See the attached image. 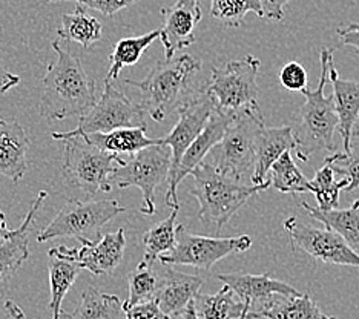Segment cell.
<instances>
[{
	"label": "cell",
	"instance_id": "cell-39",
	"mask_svg": "<svg viewBox=\"0 0 359 319\" xmlns=\"http://www.w3.org/2000/svg\"><path fill=\"white\" fill-rule=\"evenodd\" d=\"M123 312L128 319H172L163 312L155 299L142 302V304H137L134 307H129L123 310Z\"/></svg>",
	"mask_w": 359,
	"mask_h": 319
},
{
	"label": "cell",
	"instance_id": "cell-18",
	"mask_svg": "<svg viewBox=\"0 0 359 319\" xmlns=\"http://www.w3.org/2000/svg\"><path fill=\"white\" fill-rule=\"evenodd\" d=\"M217 278L224 285H227L244 304L249 306V310L263 304L275 294H299V292L292 287L290 284L273 280L269 273L263 275H248V273H219Z\"/></svg>",
	"mask_w": 359,
	"mask_h": 319
},
{
	"label": "cell",
	"instance_id": "cell-26",
	"mask_svg": "<svg viewBox=\"0 0 359 319\" xmlns=\"http://www.w3.org/2000/svg\"><path fill=\"white\" fill-rule=\"evenodd\" d=\"M57 34H59V40L76 42L85 49H89L102 40L103 28L99 20L86 14L85 8L79 5L74 13L62 15V25L57 29Z\"/></svg>",
	"mask_w": 359,
	"mask_h": 319
},
{
	"label": "cell",
	"instance_id": "cell-30",
	"mask_svg": "<svg viewBox=\"0 0 359 319\" xmlns=\"http://www.w3.org/2000/svg\"><path fill=\"white\" fill-rule=\"evenodd\" d=\"M160 37V29L148 32L144 36L138 37H125L118 40L116 46L112 48V53L109 55V69L106 80L111 83L112 80L118 79L120 71L126 67H133L138 60L142 59L143 53L146 51L154 40Z\"/></svg>",
	"mask_w": 359,
	"mask_h": 319
},
{
	"label": "cell",
	"instance_id": "cell-33",
	"mask_svg": "<svg viewBox=\"0 0 359 319\" xmlns=\"http://www.w3.org/2000/svg\"><path fill=\"white\" fill-rule=\"evenodd\" d=\"M348 184V179L344 177L339 182L334 179V172L329 163L316 172L313 179H310V192L315 195L318 201V209L323 212H329L338 208L339 204V194Z\"/></svg>",
	"mask_w": 359,
	"mask_h": 319
},
{
	"label": "cell",
	"instance_id": "cell-20",
	"mask_svg": "<svg viewBox=\"0 0 359 319\" xmlns=\"http://www.w3.org/2000/svg\"><path fill=\"white\" fill-rule=\"evenodd\" d=\"M203 285V278L198 275H187L168 269L161 275L158 290L155 294L158 307L170 318H180L189 302L194 301Z\"/></svg>",
	"mask_w": 359,
	"mask_h": 319
},
{
	"label": "cell",
	"instance_id": "cell-25",
	"mask_svg": "<svg viewBox=\"0 0 359 319\" xmlns=\"http://www.w3.org/2000/svg\"><path fill=\"white\" fill-rule=\"evenodd\" d=\"M307 214L324 224L325 229L338 233L350 247L359 253V204L355 201L348 209H333L323 212L318 208L301 204Z\"/></svg>",
	"mask_w": 359,
	"mask_h": 319
},
{
	"label": "cell",
	"instance_id": "cell-23",
	"mask_svg": "<svg viewBox=\"0 0 359 319\" xmlns=\"http://www.w3.org/2000/svg\"><path fill=\"white\" fill-rule=\"evenodd\" d=\"M249 319H329L309 294H275L263 304L249 310Z\"/></svg>",
	"mask_w": 359,
	"mask_h": 319
},
{
	"label": "cell",
	"instance_id": "cell-15",
	"mask_svg": "<svg viewBox=\"0 0 359 319\" xmlns=\"http://www.w3.org/2000/svg\"><path fill=\"white\" fill-rule=\"evenodd\" d=\"M235 118V114L231 112H222L214 111L210 118L208 120L206 126L203 128L198 137L195 138L192 144L187 147L180 166L175 170L172 177L168 178V191H166V204L170 209H180L177 189L178 184L182 183V179L187 175H191V172L197 168L201 161H205L208 154L214 149V147L222 140L226 129L229 128L232 120Z\"/></svg>",
	"mask_w": 359,
	"mask_h": 319
},
{
	"label": "cell",
	"instance_id": "cell-36",
	"mask_svg": "<svg viewBox=\"0 0 359 319\" xmlns=\"http://www.w3.org/2000/svg\"><path fill=\"white\" fill-rule=\"evenodd\" d=\"M334 174L346 175L348 184L346 191L350 192L359 187V137H352L350 142V152H333V155L325 158Z\"/></svg>",
	"mask_w": 359,
	"mask_h": 319
},
{
	"label": "cell",
	"instance_id": "cell-27",
	"mask_svg": "<svg viewBox=\"0 0 359 319\" xmlns=\"http://www.w3.org/2000/svg\"><path fill=\"white\" fill-rule=\"evenodd\" d=\"M192 302L198 319H238L249 308L227 285L215 294L197 293Z\"/></svg>",
	"mask_w": 359,
	"mask_h": 319
},
{
	"label": "cell",
	"instance_id": "cell-17",
	"mask_svg": "<svg viewBox=\"0 0 359 319\" xmlns=\"http://www.w3.org/2000/svg\"><path fill=\"white\" fill-rule=\"evenodd\" d=\"M31 142L18 120L0 116V175L19 184L29 163Z\"/></svg>",
	"mask_w": 359,
	"mask_h": 319
},
{
	"label": "cell",
	"instance_id": "cell-42",
	"mask_svg": "<svg viewBox=\"0 0 359 319\" xmlns=\"http://www.w3.org/2000/svg\"><path fill=\"white\" fill-rule=\"evenodd\" d=\"M19 83H20V77L18 74L6 71L2 65H0V95L6 94L10 89L18 86Z\"/></svg>",
	"mask_w": 359,
	"mask_h": 319
},
{
	"label": "cell",
	"instance_id": "cell-49",
	"mask_svg": "<svg viewBox=\"0 0 359 319\" xmlns=\"http://www.w3.org/2000/svg\"><path fill=\"white\" fill-rule=\"evenodd\" d=\"M356 203H358V204H359V198H358V200H356Z\"/></svg>",
	"mask_w": 359,
	"mask_h": 319
},
{
	"label": "cell",
	"instance_id": "cell-31",
	"mask_svg": "<svg viewBox=\"0 0 359 319\" xmlns=\"http://www.w3.org/2000/svg\"><path fill=\"white\" fill-rule=\"evenodd\" d=\"M180 209H172L170 215L161 221V223L151 227L148 232L143 235L144 255L140 267H152L155 261L161 255L170 252L175 245V221Z\"/></svg>",
	"mask_w": 359,
	"mask_h": 319
},
{
	"label": "cell",
	"instance_id": "cell-28",
	"mask_svg": "<svg viewBox=\"0 0 359 319\" xmlns=\"http://www.w3.org/2000/svg\"><path fill=\"white\" fill-rule=\"evenodd\" d=\"M48 257H50L48 269H50V308L53 312V319H67L68 313H65L62 310V302L69 289L74 285L81 269L79 264L72 263L69 259L51 255V253H48Z\"/></svg>",
	"mask_w": 359,
	"mask_h": 319
},
{
	"label": "cell",
	"instance_id": "cell-8",
	"mask_svg": "<svg viewBox=\"0 0 359 319\" xmlns=\"http://www.w3.org/2000/svg\"><path fill=\"white\" fill-rule=\"evenodd\" d=\"M123 212L126 209L117 200L69 198L51 223L37 233V241L45 243L60 236L76 238L80 243L97 241L102 236V227Z\"/></svg>",
	"mask_w": 359,
	"mask_h": 319
},
{
	"label": "cell",
	"instance_id": "cell-38",
	"mask_svg": "<svg viewBox=\"0 0 359 319\" xmlns=\"http://www.w3.org/2000/svg\"><path fill=\"white\" fill-rule=\"evenodd\" d=\"M48 2H60V0H48ZM62 2H76L80 6L95 10L104 15H114L116 13L135 4L137 0H62Z\"/></svg>",
	"mask_w": 359,
	"mask_h": 319
},
{
	"label": "cell",
	"instance_id": "cell-48",
	"mask_svg": "<svg viewBox=\"0 0 359 319\" xmlns=\"http://www.w3.org/2000/svg\"><path fill=\"white\" fill-rule=\"evenodd\" d=\"M329 319H337V318H332V316H329Z\"/></svg>",
	"mask_w": 359,
	"mask_h": 319
},
{
	"label": "cell",
	"instance_id": "cell-7",
	"mask_svg": "<svg viewBox=\"0 0 359 319\" xmlns=\"http://www.w3.org/2000/svg\"><path fill=\"white\" fill-rule=\"evenodd\" d=\"M264 125L263 112L236 114L223 138L208 154L205 161L222 174L244 183L254 174L255 138Z\"/></svg>",
	"mask_w": 359,
	"mask_h": 319
},
{
	"label": "cell",
	"instance_id": "cell-47",
	"mask_svg": "<svg viewBox=\"0 0 359 319\" xmlns=\"http://www.w3.org/2000/svg\"><path fill=\"white\" fill-rule=\"evenodd\" d=\"M248 313H249V308H248V310H244V313H243L238 319H249V318H248Z\"/></svg>",
	"mask_w": 359,
	"mask_h": 319
},
{
	"label": "cell",
	"instance_id": "cell-9",
	"mask_svg": "<svg viewBox=\"0 0 359 319\" xmlns=\"http://www.w3.org/2000/svg\"><path fill=\"white\" fill-rule=\"evenodd\" d=\"M170 160H172V154L169 146L155 144L144 147L117 165L111 175V183L117 184L121 189L125 187L140 189L143 194L140 212L143 215L151 217L155 214V191L168 179Z\"/></svg>",
	"mask_w": 359,
	"mask_h": 319
},
{
	"label": "cell",
	"instance_id": "cell-24",
	"mask_svg": "<svg viewBox=\"0 0 359 319\" xmlns=\"http://www.w3.org/2000/svg\"><path fill=\"white\" fill-rule=\"evenodd\" d=\"M88 143L99 147L102 151L121 155H133L144 147L160 144V138L146 137V126L140 128H120L104 134L81 135Z\"/></svg>",
	"mask_w": 359,
	"mask_h": 319
},
{
	"label": "cell",
	"instance_id": "cell-44",
	"mask_svg": "<svg viewBox=\"0 0 359 319\" xmlns=\"http://www.w3.org/2000/svg\"><path fill=\"white\" fill-rule=\"evenodd\" d=\"M10 229L6 226V217L2 210H0V244H2L8 235H10Z\"/></svg>",
	"mask_w": 359,
	"mask_h": 319
},
{
	"label": "cell",
	"instance_id": "cell-2",
	"mask_svg": "<svg viewBox=\"0 0 359 319\" xmlns=\"http://www.w3.org/2000/svg\"><path fill=\"white\" fill-rule=\"evenodd\" d=\"M333 60L332 49H321V76L316 89H303L306 97L292 121V134L295 138V154L298 160L307 163L313 154L321 151L334 152L333 135L338 129V114L332 97H325L324 91L329 81V65Z\"/></svg>",
	"mask_w": 359,
	"mask_h": 319
},
{
	"label": "cell",
	"instance_id": "cell-32",
	"mask_svg": "<svg viewBox=\"0 0 359 319\" xmlns=\"http://www.w3.org/2000/svg\"><path fill=\"white\" fill-rule=\"evenodd\" d=\"M269 172H271V177L267 179L271 182V186H273L275 189H278L283 194L298 195L310 192L309 179L295 165V160H293L290 151L284 152L281 157L273 163Z\"/></svg>",
	"mask_w": 359,
	"mask_h": 319
},
{
	"label": "cell",
	"instance_id": "cell-6",
	"mask_svg": "<svg viewBox=\"0 0 359 319\" xmlns=\"http://www.w3.org/2000/svg\"><path fill=\"white\" fill-rule=\"evenodd\" d=\"M63 142V182L89 196L97 192H111L112 172L125 158L99 149L83 137H72Z\"/></svg>",
	"mask_w": 359,
	"mask_h": 319
},
{
	"label": "cell",
	"instance_id": "cell-5",
	"mask_svg": "<svg viewBox=\"0 0 359 319\" xmlns=\"http://www.w3.org/2000/svg\"><path fill=\"white\" fill-rule=\"evenodd\" d=\"M261 62L254 55L233 60L223 68H212L205 91L217 111L241 114L261 112L258 104V72Z\"/></svg>",
	"mask_w": 359,
	"mask_h": 319
},
{
	"label": "cell",
	"instance_id": "cell-35",
	"mask_svg": "<svg viewBox=\"0 0 359 319\" xmlns=\"http://www.w3.org/2000/svg\"><path fill=\"white\" fill-rule=\"evenodd\" d=\"M248 13H255L258 18H263V10L258 0H212L210 2V15L223 22L226 27H241Z\"/></svg>",
	"mask_w": 359,
	"mask_h": 319
},
{
	"label": "cell",
	"instance_id": "cell-4",
	"mask_svg": "<svg viewBox=\"0 0 359 319\" xmlns=\"http://www.w3.org/2000/svg\"><path fill=\"white\" fill-rule=\"evenodd\" d=\"M191 175L194 178L191 194L200 204L198 218L206 226L215 227L217 232L229 223V219L252 196L271 187L269 179L263 184L236 182L210 166L208 161H201Z\"/></svg>",
	"mask_w": 359,
	"mask_h": 319
},
{
	"label": "cell",
	"instance_id": "cell-41",
	"mask_svg": "<svg viewBox=\"0 0 359 319\" xmlns=\"http://www.w3.org/2000/svg\"><path fill=\"white\" fill-rule=\"evenodd\" d=\"M341 42L355 48L356 54L359 55V23H348L344 27H339L337 29Z\"/></svg>",
	"mask_w": 359,
	"mask_h": 319
},
{
	"label": "cell",
	"instance_id": "cell-10",
	"mask_svg": "<svg viewBox=\"0 0 359 319\" xmlns=\"http://www.w3.org/2000/svg\"><path fill=\"white\" fill-rule=\"evenodd\" d=\"M146 114L142 106L104 81L103 93L99 100L79 118V126L68 133H53L54 140H67L72 137L88 134H104L120 128L146 126Z\"/></svg>",
	"mask_w": 359,
	"mask_h": 319
},
{
	"label": "cell",
	"instance_id": "cell-37",
	"mask_svg": "<svg viewBox=\"0 0 359 319\" xmlns=\"http://www.w3.org/2000/svg\"><path fill=\"white\" fill-rule=\"evenodd\" d=\"M280 81L289 91H303L307 86V72L301 63L289 62L280 72Z\"/></svg>",
	"mask_w": 359,
	"mask_h": 319
},
{
	"label": "cell",
	"instance_id": "cell-13",
	"mask_svg": "<svg viewBox=\"0 0 359 319\" xmlns=\"http://www.w3.org/2000/svg\"><path fill=\"white\" fill-rule=\"evenodd\" d=\"M77 249L67 245H57L48 250L51 255L69 259L80 266L81 270H89L93 275L112 273L125 257L126 238L125 229H118L114 233H106L97 241H83Z\"/></svg>",
	"mask_w": 359,
	"mask_h": 319
},
{
	"label": "cell",
	"instance_id": "cell-16",
	"mask_svg": "<svg viewBox=\"0 0 359 319\" xmlns=\"http://www.w3.org/2000/svg\"><path fill=\"white\" fill-rule=\"evenodd\" d=\"M163 27L160 40L165 48V60L174 59L177 51L195 43V28L203 18L201 0H177L169 8H161Z\"/></svg>",
	"mask_w": 359,
	"mask_h": 319
},
{
	"label": "cell",
	"instance_id": "cell-1",
	"mask_svg": "<svg viewBox=\"0 0 359 319\" xmlns=\"http://www.w3.org/2000/svg\"><path fill=\"white\" fill-rule=\"evenodd\" d=\"M55 60L50 63L43 77L39 112L43 118L55 121L68 117H81L97 102L95 83L77 55L53 42Z\"/></svg>",
	"mask_w": 359,
	"mask_h": 319
},
{
	"label": "cell",
	"instance_id": "cell-22",
	"mask_svg": "<svg viewBox=\"0 0 359 319\" xmlns=\"http://www.w3.org/2000/svg\"><path fill=\"white\" fill-rule=\"evenodd\" d=\"M329 79H332L333 85V100L339 120L338 130L342 137V147H344V152L348 154L352 130L359 118V83L341 79L333 60L329 65Z\"/></svg>",
	"mask_w": 359,
	"mask_h": 319
},
{
	"label": "cell",
	"instance_id": "cell-14",
	"mask_svg": "<svg viewBox=\"0 0 359 319\" xmlns=\"http://www.w3.org/2000/svg\"><path fill=\"white\" fill-rule=\"evenodd\" d=\"M215 111L214 102L206 94L205 89L203 91L192 94L187 102L180 108L178 112V121L174 129L166 137L160 138V144L169 146L170 154H172V160H170V170L169 177L175 174V170L180 166L183 155L187 147L192 144L195 138L206 126L208 120L210 118L212 112ZM168 177V178H169Z\"/></svg>",
	"mask_w": 359,
	"mask_h": 319
},
{
	"label": "cell",
	"instance_id": "cell-45",
	"mask_svg": "<svg viewBox=\"0 0 359 319\" xmlns=\"http://www.w3.org/2000/svg\"><path fill=\"white\" fill-rule=\"evenodd\" d=\"M180 319H198L197 313H195L194 302H189V304H187V307L184 308V312L180 315Z\"/></svg>",
	"mask_w": 359,
	"mask_h": 319
},
{
	"label": "cell",
	"instance_id": "cell-46",
	"mask_svg": "<svg viewBox=\"0 0 359 319\" xmlns=\"http://www.w3.org/2000/svg\"><path fill=\"white\" fill-rule=\"evenodd\" d=\"M352 137H359V118L356 120L355 126H353V130H352Z\"/></svg>",
	"mask_w": 359,
	"mask_h": 319
},
{
	"label": "cell",
	"instance_id": "cell-34",
	"mask_svg": "<svg viewBox=\"0 0 359 319\" xmlns=\"http://www.w3.org/2000/svg\"><path fill=\"white\" fill-rule=\"evenodd\" d=\"M160 278L154 273L152 267L137 266L134 272L128 275V299L123 302V310L142 302L155 299L158 290Z\"/></svg>",
	"mask_w": 359,
	"mask_h": 319
},
{
	"label": "cell",
	"instance_id": "cell-12",
	"mask_svg": "<svg viewBox=\"0 0 359 319\" xmlns=\"http://www.w3.org/2000/svg\"><path fill=\"white\" fill-rule=\"evenodd\" d=\"M284 229L293 250L304 252L327 264L359 267V253L329 229H316L293 217L284 221Z\"/></svg>",
	"mask_w": 359,
	"mask_h": 319
},
{
	"label": "cell",
	"instance_id": "cell-11",
	"mask_svg": "<svg viewBox=\"0 0 359 319\" xmlns=\"http://www.w3.org/2000/svg\"><path fill=\"white\" fill-rule=\"evenodd\" d=\"M252 247L248 235L236 238H218V236H198L186 232L183 224L175 229L174 249L158 259L165 266H191L209 270L212 266L232 253H243Z\"/></svg>",
	"mask_w": 359,
	"mask_h": 319
},
{
	"label": "cell",
	"instance_id": "cell-21",
	"mask_svg": "<svg viewBox=\"0 0 359 319\" xmlns=\"http://www.w3.org/2000/svg\"><path fill=\"white\" fill-rule=\"evenodd\" d=\"M297 143L292 134V128H269L263 126L255 138V165L252 174V184H263L267 179L269 169L278 160L284 152L295 151Z\"/></svg>",
	"mask_w": 359,
	"mask_h": 319
},
{
	"label": "cell",
	"instance_id": "cell-3",
	"mask_svg": "<svg viewBox=\"0 0 359 319\" xmlns=\"http://www.w3.org/2000/svg\"><path fill=\"white\" fill-rule=\"evenodd\" d=\"M203 65L191 54L158 62L142 81L125 80V85L138 89L142 94V106L146 116L155 121L166 120L187 102L194 77Z\"/></svg>",
	"mask_w": 359,
	"mask_h": 319
},
{
	"label": "cell",
	"instance_id": "cell-29",
	"mask_svg": "<svg viewBox=\"0 0 359 319\" xmlns=\"http://www.w3.org/2000/svg\"><path fill=\"white\" fill-rule=\"evenodd\" d=\"M123 313V304L116 294L88 287L81 293V301L74 313H68L67 319H121Z\"/></svg>",
	"mask_w": 359,
	"mask_h": 319
},
{
	"label": "cell",
	"instance_id": "cell-43",
	"mask_svg": "<svg viewBox=\"0 0 359 319\" xmlns=\"http://www.w3.org/2000/svg\"><path fill=\"white\" fill-rule=\"evenodd\" d=\"M5 312H6V319H25V313H23L20 307L11 299L5 301Z\"/></svg>",
	"mask_w": 359,
	"mask_h": 319
},
{
	"label": "cell",
	"instance_id": "cell-19",
	"mask_svg": "<svg viewBox=\"0 0 359 319\" xmlns=\"http://www.w3.org/2000/svg\"><path fill=\"white\" fill-rule=\"evenodd\" d=\"M48 194L40 191L37 198L32 201L23 223L11 231L8 238L0 244V283H5L18 273L20 266L29 258V233L36 223L39 209L42 208Z\"/></svg>",
	"mask_w": 359,
	"mask_h": 319
},
{
	"label": "cell",
	"instance_id": "cell-40",
	"mask_svg": "<svg viewBox=\"0 0 359 319\" xmlns=\"http://www.w3.org/2000/svg\"><path fill=\"white\" fill-rule=\"evenodd\" d=\"M263 10V18L269 20L281 22L284 19V6L292 0H258Z\"/></svg>",
	"mask_w": 359,
	"mask_h": 319
}]
</instances>
